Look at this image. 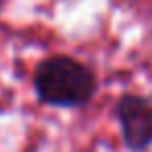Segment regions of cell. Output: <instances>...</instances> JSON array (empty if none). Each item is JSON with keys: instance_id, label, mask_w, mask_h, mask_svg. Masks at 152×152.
<instances>
[{"instance_id": "6da1fadb", "label": "cell", "mask_w": 152, "mask_h": 152, "mask_svg": "<svg viewBox=\"0 0 152 152\" xmlns=\"http://www.w3.org/2000/svg\"><path fill=\"white\" fill-rule=\"evenodd\" d=\"M38 100L52 108H83L98 92L96 71L71 54H50L42 58L31 77Z\"/></svg>"}, {"instance_id": "7a4b0ae2", "label": "cell", "mask_w": 152, "mask_h": 152, "mask_svg": "<svg viewBox=\"0 0 152 152\" xmlns=\"http://www.w3.org/2000/svg\"><path fill=\"white\" fill-rule=\"evenodd\" d=\"M113 115L129 152H146L152 148V96L127 92L115 102Z\"/></svg>"}]
</instances>
